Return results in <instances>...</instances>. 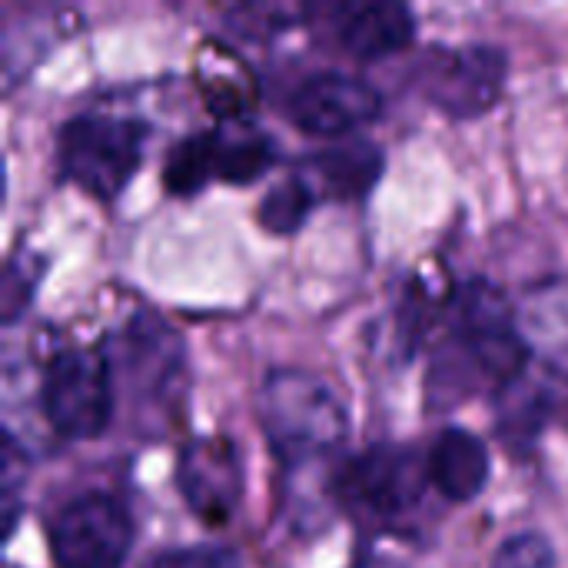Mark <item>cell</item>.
<instances>
[{"mask_svg": "<svg viewBox=\"0 0 568 568\" xmlns=\"http://www.w3.org/2000/svg\"><path fill=\"white\" fill-rule=\"evenodd\" d=\"M313 203H316V193L310 190V183L303 176H290V180L276 183L266 193V200L260 203V223L276 236L296 233L306 223Z\"/></svg>", "mask_w": 568, "mask_h": 568, "instance_id": "cell-14", "label": "cell"}, {"mask_svg": "<svg viewBox=\"0 0 568 568\" xmlns=\"http://www.w3.org/2000/svg\"><path fill=\"white\" fill-rule=\"evenodd\" d=\"M146 568H243L240 556L226 546L216 542H200V546H180L156 552Z\"/></svg>", "mask_w": 568, "mask_h": 568, "instance_id": "cell-16", "label": "cell"}, {"mask_svg": "<svg viewBox=\"0 0 568 568\" xmlns=\"http://www.w3.org/2000/svg\"><path fill=\"white\" fill-rule=\"evenodd\" d=\"M429 469L409 449L396 446H373L353 456L339 473V496L343 503L373 523H393L413 513L426 493Z\"/></svg>", "mask_w": 568, "mask_h": 568, "instance_id": "cell-5", "label": "cell"}, {"mask_svg": "<svg viewBox=\"0 0 568 568\" xmlns=\"http://www.w3.org/2000/svg\"><path fill=\"white\" fill-rule=\"evenodd\" d=\"M493 568H559V556L542 532H516L499 546Z\"/></svg>", "mask_w": 568, "mask_h": 568, "instance_id": "cell-15", "label": "cell"}, {"mask_svg": "<svg viewBox=\"0 0 568 568\" xmlns=\"http://www.w3.org/2000/svg\"><path fill=\"white\" fill-rule=\"evenodd\" d=\"M429 483L449 499V503H473L486 483H489V449L486 443L459 426H449L436 436L429 456H426Z\"/></svg>", "mask_w": 568, "mask_h": 568, "instance_id": "cell-11", "label": "cell"}, {"mask_svg": "<svg viewBox=\"0 0 568 568\" xmlns=\"http://www.w3.org/2000/svg\"><path fill=\"white\" fill-rule=\"evenodd\" d=\"M146 126L120 113H77L57 133L60 173L97 200H116L140 170Z\"/></svg>", "mask_w": 568, "mask_h": 568, "instance_id": "cell-2", "label": "cell"}, {"mask_svg": "<svg viewBox=\"0 0 568 568\" xmlns=\"http://www.w3.org/2000/svg\"><path fill=\"white\" fill-rule=\"evenodd\" d=\"M50 546L60 568H123L133 519L110 493H83L57 513Z\"/></svg>", "mask_w": 568, "mask_h": 568, "instance_id": "cell-6", "label": "cell"}, {"mask_svg": "<svg viewBox=\"0 0 568 568\" xmlns=\"http://www.w3.org/2000/svg\"><path fill=\"white\" fill-rule=\"evenodd\" d=\"M509 57L489 43H463L429 57L423 67V93L443 113L473 120L489 113L506 90Z\"/></svg>", "mask_w": 568, "mask_h": 568, "instance_id": "cell-7", "label": "cell"}, {"mask_svg": "<svg viewBox=\"0 0 568 568\" xmlns=\"http://www.w3.org/2000/svg\"><path fill=\"white\" fill-rule=\"evenodd\" d=\"M339 43L359 60H383L416 37L413 10L403 3H353L336 17Z\"/></svg>", "mask_w": 568, "mask_h": 568, "instance_id": "cell-12", "label": "cell"}, {"mask_svg": "<svg viewBox=\"0 0 568 568\" xmlns=\"http://www.w3.org/2000/svg\"><path fill=\"white\" fill-rule=\"evenodd\" d=\"M183 503L206 526H223L243 499V459L226 436H200L176 459Z\"/></svg>", "mask_w": 568, "mask_h": 568, "instance_id": "cell-8", "label": "cell"}, {"mask_svg": "<svg viewBox=\"0 0 568 568\" xmlns=\"http://www.w3.org/2000/svg\"><path fill=\"white\" fill-rule=\"evenodd\" d=\"M40 406L50 423L67 439H97L110 426L113 413V376L106 353L93 346L60 349L40 383Z\"/></svg>", "mask_w": 568, "mask_h": 568, "instance_id": "cell-3", "label": "cell"}, {"mask_svg": "<svg viewBox=\"0 0 568 568\" xmlns=\"http://www.w3.org/2000/svg\"><path fill=\"white\" fill-rule=\"evenodd\" d=\"M260 419L270 449L286 466H313L349 436V413L339 393L323 376L303 369H273L263 379Z\"/></svg>", "mask_w": 568, "mask_h": 568, "instance_id": "cell-1", "label": "cell"}, {"mask_svg": "<svg viewBox=\"0 0 568 568\" xmlns=\"http://www.w3.org/2000/svg\"><path fill=\"white\" fill-rule=\"evenodd\" d=\"M383 173V153L373 143L349 140L343 146H329L316 156H306L300 176L310 183L316 196L353 200L363 196Z\"/></svg>", "mask_w": 568, "mask_h": 568, "instance_id": "cell-13", "label": "cell"}, {"mask_svg": "<svg viewBox=\"0 0 568 568\" xmlns=\"http://www.w3.org/2000/svg\"><path fill=\"white\" fill-rule=\"evenodd\" d=\"M273 163V143L253 126L233 130H206L196 136L180 140L170 156L163 180L170 193L190 196L200 193L210 180L226 183H253Z\"/></svg>", "mask_w": 568, "mask_h": 568, "instance_id": "cell-4", "label": "cell"}, {"mask_svg": "<svg viewBox=\"0 0 568 568\" xmlns=\"http://www.w3.org/2000/svg\"><path fill=\"white\" fill-rule=\"evenodd\" d=\"M383 97L373 83L323 70L306 77L290 97V120L310 136H343L379 116Z\"/></svg>", "mask_w": 568, "mask_h": 568, "instance_id": "cell-9", "label": "cell"}, {"mask_svg": "<svg viewBox=\"0 0 568 568\" xmlns=\"http://www.w3.org/2000/svg\"><path fill=\"white\" fill-rule=\"evenodd\" d=\"M526 353L568 383V276H552L529 286L516 306Z\"/></svg>", "mask_w": 568, "mask_h": 568, "instance_id": "cell-10", "label": "cell"}, {"mask_svg": "<svg viewBox=\"0 0 568 568\" xmlns=\"http://www.w3.org/2000/svg\"><path fill=\"white\" fill-rule=\"evenodd\" d=\"M359 568H403V566H396V562H383V559H376V562H363Z\"/></svg>", "mask_w": 568, "mask_h": 568, "instance_id": "cell-17", "label": "cell"}]
</instances>
